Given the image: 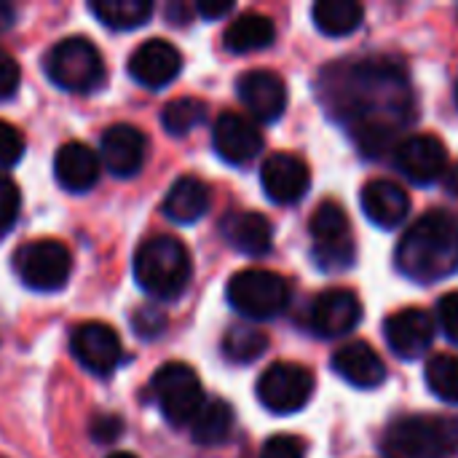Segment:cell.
I'll use <instances>...</instances> for the list:
<instances>
[{
  "label": "cell",
  "instance_id": "2e32d148",
  "mask_svg": "<svg viewBox=\"0 0 458 458\" xmlns=\"http://www.w3.org/2000/svg\"><path fill=\"white\" fill-rule=\"evenodd\" d=\"M362 322V303L352 290L335 287L317 295L311 306V330L319 338H341Z\"/></svg>",
  "mask_w": 458,
  "mask_h": 458
},
{
  "label": "cell",
  "instance_id": "d4e9b609",
  "mask_svg": "<svg viewBox=\"0 0 458 458\" xmlns=\"http://www.w3.org/2000/svg\"><path fill=\"white\" fill-rule=\"evenodd\" d=\"M274 38H276L274 21L266 13L247 11L225 27L223 43L233 54H250V51H260V48L271 46Z\"/></svg>",
  "mask_w": 458,
  "mask_h": 458
},
{
  "label": "cell",
  "instance_id": "60d3db41",
  "mask_svg": "<svg viewBox=\"0 0 458 458\" xmlns=\"http://www.w3.org/2000/svg\"><path fill=\"white\" fill-rule=\"evenodd\" d=\"M13 24V8L0 0V32H5Z\"/></svg>",
  "mask_w": 458,
  "mask_h": 458
},
{
  "label": "cell",
  "instance_id": "ab89813d",
  "mask_svg": "<svg viewBox=\"0 0 458 458\" xmlns=\"http://www.w3.org/2000/svg\"><path fill=\"white\" fill-rule=\"evenodd\" d=\"M443 188H445L451 196H458V161L445 169V174H443Z\"/></svg>",
  "mask_w": 458,
  "mask_h": 458
},
{
  "label": "cell",
  "instance_id": "836d02e7",
  "mask_svg": "<svg viewBox=\"0 0 458 458\" xmlns=\"http://www.w3.org/2000/svg\"><path fill=\"white\" fill-rule=\"evenodd\" d=\"M260 458H306V443L293 435H276L263 445Z\"/></svg>",
  "mask_w": 458,
  "mask_h": 458
},
{
  "label": "cell",
  "instance_id": "74e56055",
  "mask_svg": "<svg viewBox=\"0 0 458 458\" xmlns=\"http://www.w3.org/2000/svg\"><path fill=\"white\" fill-rule=\"evenodd\" d=\"M19 81H21V72H19V64L16 59L0 48V99H8L16 94L19 89Z\"/></svg>",
  "mask_w": 458,
  "mask_h": 458
},
{
  "label": "cell",
  "instance_id": "7c38bea8",
  "mask_svg": "<svg viewBox=\"0 0 458 458\" xmlns=\"http://www.w3.org/2000/svg\"><path fill=\"white\" fill-rule=\"evenodd\" d=\"M397 166L411 182L432 185L448 169V150L435 134H413L397 145Z\"/></svg>",
  "mask_w": 458,
  "mask_h": 458
},
{
  "label": "cell",
  "instance_id": "5b68a950",
  "mask_svg": "<svg viewBox=\"0 0 458 458\" xmlns=\"http://www.w3.org/2000/svg\"><path fill=\"white\" fill-rule=\"evenodd\" d=\"M43 70L54 86L75 94L94 91L105 81V62L99 48L81 35L64 38L51 46L43 59Z\"/></svg>",
  "mask_w": 458,
  "mask_h": 458
},
{
  "label": "cell",
  "instance_id": "7402d4cb",
  "mask_svg": "<svg viewBox=\"0 0 458 458\" xmlns=\"http://www.w3.org/2000/svg\"><path fill=\"white\" fill-rule=\"evenodd\" d=\"M362 212L378 228H397L411 212V196L394 180H370L362 188Z\"/></svg>",
  "mask_w": 458,
  "mask_h": 458
},
{
  "label": "cell",
  "instance_id": "b9f144b4",
  "mask_svg": "<svg viewBox=\"0 0 458 458\" xmlns=\"http://www.w3.org/2000/svg\"><path fill=\"white\" fill-rule=\"evenodd\" d=\"M107 458H137V456H131V454H113V456H107Z\"/></svg>",
  "mask_w": 458,
  "mask_h": 458
},
{
  "label": "cell",
  "instance_id": "e0dca14e",
  "mask_svg": "<svg viewBox=\"0 0 458 458\" xmlns=\"http://www.w3.org/2000/svg\"><path fill=\"white\" fill-rule=\"evenodd\" d=\"M239 99L244 107L266 123H274L284 115L287 107V86L271 70H250L236 81Z\"/></svg>",
  "mask_w": 458,
  "mask_h": 458
},
{
  "label": "cell",
  "instance_id": "f1b7e54d",
  "mask_svg": "<svg viewBox=\"0 0 458 458\" xmlns=\"http://www.w3.org/2000/svg\"><path fill=\"white\" fill-rule=\"evenodd\" d=\"M268 349V335L252 325V322H239L233 325L225 338H223V354L225 360L231 362H239V365H247V362H255L258 357H263Z\"/></svg>",
  "mask_w": 458,
  "mask_h": 458
},
{
  "label": "cell",
  "instance_id": "7bdbcfd3",
  "mask_svg": "<svg viewBox=\"0 0 458 458\" xmlns=\"http://www.w3.org/2000/svg\"><path fill=\"white\" fill-rule=\"evenodd\" d=\"M456 99H458V89H456Z\"/></svg>",
  "mask_w": 458,
  "mask_h": 458
},
{
  "label": "cell",
  "instance_id": "ba28073f",
  "mask_svg": "<svg viewBox=\"0 0 458 458\" xmlns=\"http://www.w3.org/2000/svg\"><path fill=\"white\" fill-rule=\"evenodd\" d=\"M309 231L314 239L311 255L322 271H346L354 263V242H352L349 215L338 201L325 199L314 209Z\"/></svg>",
  "mask_w": 458,
  "mask_h": 458
},
{
  "label": "cell",
  "instance_id": "30bf717a",
  "mask_svg": "<svg viewBox=\"0 0 458 458\" xmlns=\"http://www.w3.org/2000/svg\"><path fill=\"white\" fill-rule=\"evenodd\" d=\"M260 405L276 416L298 413L314 394V373L295 362H276L258 378L255 389Z\"/></svg>",
  "mask_w": 458,
  "mask_h": 458
},
{
  "label": "cell",
  "instance_id": "44dd1931",
  "mask_svg": "<svg viewBox=\"0 0 458 458\" xmlns=\"http://www.w3.org/2000/svg\"><path fill=\"white\" fill-rule=\"evenodd\" d=\"M333 370L354 389H378L386 381V365L365 341L344 344L333 354Z\"/></svg>",
  "mask_w": 458,
  "mask_h": 458
},
{
  "label": "cell",
  "instance_id": "3957f363",
  "mask_svg": "<svg viewBox=\"0 0 458 458\" xmlns=\"http://www.w3.org/2000/svg\"><path fill=\"white\" fill-rule=\"evenodd\" d=\"M188 247L174 236H153L134 255V279L156 301H174L191 282Z\"/></svg>",
  "mask_w": 458,
  "mask_h": 458
},
{
  "label": "cell",
  "instance_id": "8992f818",
  "mask_svg": "<svg viewBox=\"0 0 458 458\" xmlns=\"http://www.w3.org/2000/svg\"><path fill=\"white\" fill-rule=\"evenodd\" d=\"M228 303L236 314L250 322H268L279 317L290 303V284L276 271L247 268L231 276L228 282Z\"/></svg>",
  "mask_w": 458,
  "mask_h": 458
},
{
  "label": "cell",
  "instance_id": "8fae6325",
  "mask_svg": "<svg viewBox=\"0 0 458 458\" xmlns=\"http://www.w3.org/2000/svg\"><path fill=\"white\" fill-rule=\"evenodd\" d=\"M70 352L78 360L83 370H89L97 378H107L115 373V368L123 360L121 338L113 327L102 322H86L78 325L70 333Z\"/></svg>",
  "mask_w": 458,
  "mask_h": 458
},
{
  "label": "cell",
  "instance_id": "f35d334b",
  "mask_svg": "<svg viewBox=\"0 0 458 458\" xmlns=\"http://www.w3.org/2000/svg\"><path fill=\"white\" fill-rule=\"evenodd\" d=\"M196 11L204 19H223V16H228L233 11V3L231 0H199Z\"/></svg>",
  "mask_w": 458,
  "mask_h": 458
},
{
  "label": "cell",
  "instance_id": "484cf974",
  "mask_svg": "<svg viewBox=\"0 0 458 458\" xmlns=\"http://www.w3.org/2000/svg\"><path fill=\"white\" fill-rule=\"evenodd\" d=\"M314 24L327 38H344L360 30L365 8L357 0H319L311 8Z\"/></svg>",
  "mask_w": 458,
  "mask_h": 458
},
{
  "label": "cell",
  "instance_id": "7a4b0ae2",
  "mask_svg": "<svg viewBox=\"0 0 458 458\" xmlns=\"http://www.w3.org/2000/svg\"><path fill=\"white\" fill-rule=\"evenodd\" d=\"M397 268L405 279L432 284L458 268V220L451 212H427L397 244Z\"/></svg>",
  "mask_w": 458,
  "mask_h": 458
},
{
  "label": "cell",
  "instance_id": "603a6c76",
  "mask_svg": "<svg viewBox=\"0 0 458 458\" xmlns=\"http://www.w3.org/2000/svg\"><path fill=\"white\" fill-rule=\"evenodd\" d=\"M225 242L250 258H263L274 247V225L260 212H231L223 220Z\"/></svg>",
  "mask_w": 458,
  "mask_h": 458
},
{
  "label": "cell",
  "instance_id": "6da1fadb",
  "mask_svg": "<svg viewBox=\"0 0 458 458\" xmlns=\"http://www.w3.org/2000/svg\"><path fill=\"white\" fill-rule=\"evenodd\" d=\"M330 115L346 123L368 158L384 156L413 118V91L405 70L392 59H365L327 67L319 81Z\"/></svg>",
  "mask_w": 458,
  "mask_h": 458
},
{
  "label": "cell",
  "instance_id": "1f68e13d",
  "mask_svg": "<svg viewBox=\"0 0 458 458\" xmlns=\"http://www.w3.org/2000/svg\"><path fill=\"white\" fill-rule=\"evenodd\" d=\"M19 207H21V193L16 182L5 172H0V233H5L16 223Z\"/></svg>",
  "mask_w": 458,
  "mask_h": 458
},
{
  "label": "cell",
  "instance_id": "9a60e30c",
  "mask_svg": "<svg viewBox=\"0 0 458 458\" xmlns=\"http://www.w3.org/2000/svg\"><path fill=\"white\" fill-rule=\"evenodd\" d=\"M148 156L145 134L131 123H115L102 134L99 161L113 177H131L142 169Z\"/></svg>",
  "mask_w": 458,
  "mask_h": 458
},
{
  "label": "cell",
  "instance_id": "83f0119b",
  "mask_svg": "<svg viewBox=\"0 0 458 458\" xmlns=\"http://www.w3.org/2000/svg\"><path fill=\"white\" fill-rule=\"evenodd\" d=\"M89 8L110 30H137L153 13L150 0H94Z\"/></svg>",
  "mask_w": 458,
  "mask_h": 458
},
{
  "label": "cell",
  "instance_id": "d6a6232c",
  "mask_svg": "<svg viewBox=\"0 0 458 458\" xmlns=\"http://www.w3.org/2000/svg\"><path fill=\"white\" fill-rule=\"evenodd\" d=\"M24 156V137L8 121H0V166H13Z\"/></svg>",
  "mask_w": 458,
  "mask_h": 458
},
{
  "label": "cell",
  "instance_id": "d590c367",
  "mask_svg": "<svg viewBox=\"0 0 458 458\" xmlns=\"http://www.w3.org/2000/svg\"><path fill=\"white\" fill-rule=\"evenodd\" d=\"M437 319L445 333V338L458 346V290L445 293L437 303Z\"/></svg>",
  "mask_w": 458,
  "mask_h": 458
},
{
  "label": "cell",
  "instance_id": "4fadbf2b",
  "mask_svg": "<svg viewBox=\"0 0 458 458\" xmlns=\"http://www.w3.org/2000/svg\"><path fill=\"white\" fill-rule=\"evenodd\" d=\"M260 182L274 204H295L311 185L309 164L295 153H274L260 166Z\"/></svg>",
  "mask_w": 458,
  "mask_h": 458
},
{
  "label": "cell",
  "instance_id": "ffe728a7",
  "mask_svg": "<svg viewBox=\"0 0 458 458\" xmlns=\"http://www.w3.org/2000/svg\"><path fill=\"white\" fill-rule=\"evenodd\" d=\"M54 174L64 191L86 193L99 182V174H102L99 153L94 148H89L86 142H67L56 150Z\"/></svg>",
  "mask_w": 458,
  "mask_h": 458
},
{
  "label": "cell",
  "instance_id": "5bb4252c",
  "mask_svg": "<svg viewBox=\"0 0 458 458\" xmlns=\"http://www.w3.org/2000/svg\"><path fill=\"white\" fill-rule=\"evenodd\" d=\"M180 70H182V56L164 38H153V40L140 43L129 56V75L145 89L169 86L180 75Z\"/></svg>",
  "mask_w": 458,
  "mask_h": 458
},
{
  "label": "cell",
  "instance_id": "f546056e",
  "mask_svg": "<svg viewBox=\"0 0 458 458\" xmlns=\"http://www.w3.org/2000/svg\"><path fill=\"white\" fill-rule=\"evenodd\" d=\"M204 121H207V105L193 97H177V99L166 102L161 110V123L174 137H185Z\"/></svg>",
  "mask_w": 458,
  "mask_h": 458
},
{
  "label": "cell",
  "instance_id": "d6986e66",
  "mask_svg": "<svg viewBox=\"0 0 458 458\" xmlns=\"http://www.w3.org/2000/svg\"><path fill=\"white\" fill-rule=\"evenodd\" d=\"M212 145L217 156L233 166L250 164L263 150L260 129L239 113H223L212 129Z\"/></svg>",
  "mask_w": 458,
  "mask_h": 458
},
{
  "label": "cell",
  "instance_id": "4dcf8cb0",
  "mask_svg": "<svg viewBox=\"0 0 458 458\" xmlns=\"http://www.w3.org/2000/svg\"><path fill=\"white\" fill-rule=\"evenodd\" d=\"M424 378L429 392L448 403L458 405V357L456 354H437L427 362L424 368Z\"/></svg>",
  "mask_w": 458,
  "mask_h": 458
},
{
  "label": "cell",
  "instance_id": "e575fe53",
  "mask_svg": "<svg viewBox=\"0 0 458 458\" xmlns=\"http://www.w3.org/2000/svg\"><path fill=\"white\" fill-rule=\"evenodd\" d=\"M131 322H134L137 335H142V338H156V335H161L164 327H166V314L158 311L156 306H142V309L134 311V319H131Z\"/></svg>",
  "mask_w": 458,
  "mask_h": 458
},
{
  "label": "cell",
  "instance_id": "52a82bcc",
  "mask_svg": "<svg viewBox=\"0 0 458 458\" xmlns=\"http://www.w3.org/2000/svg\"><path fill=\"white\" fill-rule=\"evenodd\" d=\"M150 394L161 416L172 427H191L207 400L196 370L182 362H169L158 368L150 378Z\"/></svg>",
  "mask_w": 458,
  "mask_h": 458
},
{
  "label": "cell",
  "instance_id": "9c48e42d",
  "mask_svg": "<svg viewBox=\"0 0 458 458\" xmlns=\"http://www.w3.org/2000/svg\"><path fill=\"white\" fill-rule=\"evenodd\" d=\"M13 271L24 287L35 293H56L70 279L72 258L62 242L35 239L13 252Z\"/></svg>",
  "mask_w": 458,
  "mask_h": 458
},
{
  "label": "cell",
  "instance_id": "277c9868",
  "mask_svg": "<svg viewBox=\"0 0 458 458\" xmlns=\"http://www.w3.org/2000/svg\"><path fill=\"white\" fill-rule=\"evenodd\" d=\"M386 458H456L458 419L405 416L384 435Z\"/></svg>",
  "mask_w": 458,
  "mask_h": 458
},
{
  "label": "cell",
  "instance_id": "cb8c5ba5",
  "mask_svg": "<svg viewBox=\"0 0 458 458\" xmlns=\"http://www.w3.org/2000/svg\"><path fill=\"white\" fill-rule=\"evenodd\" d=\"M209 204H212L209 185L193 174H182L172 182L164 199V215L180 225H191L209 212Z\"/></svg>",
  "mask_w": 458,
  "mask_h": 458
},
{
  "label": "cell",
  "instance_id": "8d00e7d4",
  "mask_svg": "<svg viewBox=\"0 0 458 458\" xmlns=\"http://www.w3.org/2000/svg\"><path fill=\"white\" fill-rule=\"evenodd\" d=\"M89 432L97 443H113L123 435V421L113 413H102V416H94L91 424H89Z\"/></svg>",
  "mask_w": 458,
  "mask_h": 458
},
{
  "label": "cell",
  "instance_id": "ac0fdd59",
  "mask_svg": "<svg viewBox=\"0 0 458 458\" xmlns=\"http://www.w3.org/2000/svg\"><path fill=\"white\" fill-rule=\"evenodd\" d=\"M384 335L389 349L403 360H419L435 338V319L416 306H408L392 314L384 325Z\"/></svg>",
  "mask_w": 458,
  "mask_h": 458
},
{
  "label": "cell",
  "instance_id": "4316f807",
  "mask_svg": "<svg viewBox=\"0 0 458 458\" xmlns=\"http://www.w3.org/2000/svg\"><path fill=\"white\" fill-rule=\"evenodd\" d=\"M233 432V411L225 400L212 397L204 400L201 411L191 421V437L199 445H220L231 437Z\"/></svg>",
  "mask_w": 458,
  "mask_h": 458
}]
</instances>
